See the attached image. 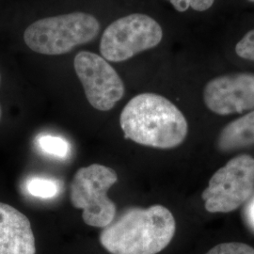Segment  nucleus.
<instances>
[{"instance_id": "1", "label": "nucleus", "mask_w": 254, "mask_h": 254, "mask_svg": "<svg viewBox=\"0 0 254 254\" xmlns=\"http://www.w3.org/2000/svg\"><path fill=\"white\" fill-rule=\"evenodd\" d=\"M176 231L173 213L163 205L124 210L102 230L100 244L111 254H157Z\"/></svg>"}, {"instance_id": "2", "label": "nucleus", "mask_w": 254, "mask_h": 254, "mask_svg": "<svg viewBox=\"0 0 254 254\" xmlns=\"http://www.w3.org/2000/svg\"><path fill=\"white\" fill-rule=\"evenodd\" d=\"M120 125L127 139L157 149L181 145L189 133L181 110L166 97L152 92L140 93L129 101L121 113Z\"/></svg>"}, {"instance_id": "3", "label": "nucleus", "mask_w": 254, "mask_h": 254, "mask_svg": "<svg viewBox=\"0 0 254 254\" xmlns=\"http://www.w3.org/2000/svg\"><path fill=\"white\" fill-rule=\"evenodd\" d=\"M100 23L91 14L72 12L40 19L25 30L27 47L39 54H67L74 47L88 44L98 36Z\"/></svg>"}, {"instance_id": "4", "label": "nucleus", "mask_w": 254, "mask_h": 254, "mask_svg": "<svg viewBox=\"0 0 254 254\" xmlns=\"http://www.w3.org/2000/svg\"><path fill=\"white\" fill-rule=\"evenodd\" d=\"M117 181L116 172L100 164L83 167L75 173L70 199L74 208L83 210L82 218L87 225L104 229L113 221L117 207L108 197V191Z\"/></svg>"}, {"instance_id": "5", "label": "nucleus", "mask_w": 254, "mask_h": 254, "mask_svg": "<svg viewBox=\"0 0 254 254\" xmlns=\"http://www.w3.org/2000/svg\"><path fill=\"white\" fill-rule=\"evenodd\" d=\"M163 29L154 18L133 13L111 23L102 35V57L111 63H122L158 46Z\"/></svg>"}, {"instance_id": "6", "label": "nucleus", "mask_w": 254, "mask_h": 254, "mask_svg": "<svg viewBox=\"0 0 254 254\" xmlns=\"http://www.w3.org/2000/svg\"><path fill=\"white\" fill-rule=\"evenodd\" d=\"M254 190V158L240 154L218 169L201 194L209 213H230L251 198Z\"/></svg>"}, {"instance_id": "7", "label": "nucleus", "mask_w": 254, "mask_h": 254, "mask_svg": "<svg viewBox=\"0 0 254 254\" xmlns=\"http://www.w3.org/2000/svg\"><path fill=\"white\" fill-rule=\"evenodd\" d=\"M87 100L100 111H109L125 95V84L107 60L90 51H82L73 61Z\"/></svg>"}, {"instance_id": "8", "label": "nucleus", "mask_w": 254, "mask_h": 254, "mask_svg": "<svg viewBox=\"0 0 254 254\" xmlns=\"http://www.w3.org/2000/svg\"><path fill=\"white\" fill-rule=\"evenodd\" d=\"M203 101L209 110L222 116L254 109V73H230L213 78L203 89Z\"/></svg>"}, {"instance_id": "9", "label": "nucleus", "mask_w": 254, "mask_h": 254, "mask_svg": "<svg viewBox=\"0 0 254 254\" xmlns=\"http://www.w3.org/2000/svg\"><path fill=\"white\" fill-rule=\"evenodd\" d=\"M35 237L27 216L0 202V254H35Z\"/></svg>"}, {"instance_id": "10", "label": "nucleus", "mask_w": 254, "mask_h": 254, "mask_svg": "<svg viewBox=\"0 0 254 254\" xmlns=\"http://www.w3.org/2000/svg\"><path fill=\"white\" fill-rule=\"evenodd\" d=\"M254 145V110L228 124L217 138L218 150L224 153Z\"/></svg>"}, {"instance_id": "11", "label": "nucleus", "mask_w": 254, "mask_h": 254, "mask_svg": "<svg viewBox=\"0 0 254 254\" xmlns=\"http://www.w3.org/2000/svg\"><path fill=\"white\" fill-rule=\"evenodd\" d=\"M37 143L41 151L48 155L65 158L69 154V143L61 136L42 135L38 137Z\"/></svg>"}, {"instance_id": "12", "label": "nucleus", "mask_w": 254, "mask_h": 254, "mask_svg": "<svg viewBox=\"0 0 254 254\" xmlns=\"http://www.w3.org/2000/svg\"><path fill=\"white\" fill-rule=\"evenodd\" d=\"M27 190L30 195L41 199H52L60 191L57 182L46 178H32L27 182Z\"/></svg>"}, {"instance_id": "13", "label": "nucleus", "mask_w": 254, "mask_h": 254, "mask_svg": "<svg viewBox=\"0 0 254 254\" xmlns=\"http://www.w3.org/2000/svg\"><path fill=\"white\" fill-rule=\"evenodd\" d=\"M205 254H254V249L241 242H227L212 248Z\"/></svg>"}, {"instance_id": "14", "label": "nucleus", "mask_w": 254, "mask_h": 254, "mask_svg": "<svg viewBox=\"0 0 254 254\" xmlns=\"http://www.w3.org/2000/svg\"><path fill=\"white\" fill-rule=\"evenodd\" d=\"M172 3L174 9L180 12L193 9L197 11H204L210 9L215 0H168Z\"/></svg>"}, {"instance_id": "15", "label": "nucleus", "mask_w": 254, "mask_h": 254, "mask_svg": "<svg viewBox=\"0 0 254 254\" xmlns=\"http://www.w3.org/2000/svg\"><path fill=\"white\" fill-rule=\"evenodd\" d=\"M236 52L238 57L254 62V28L237 43Z\"/></svg>"}, {"instance_id": "16", "label": "nucleus", "mask_w": 254, "mask_h": 254, "mask_svg": "<svg viewBox=\"0 0 254 254\" xmlns=\"http://www.w3.org/2000/svg\"><path fill=\"white\" fill-rule=\"evenodd\" d=\"M246 210H247V217L249 219V222L254 227V198Z\"/></svg>"}, {"instance_id": "17", "label": "nucleus", "mask_w": 254, "mask_h": 254, "mask_svg": "<svg viewBox=\"0 0 254 254\" xmlns=\"http://www.w3.org/2000/svg\"><path fill=\"white\" fill-rule=\"evenodd\" d=\"M0 82H1V74H0ZM1 114H2V109H1V106H0V120H1Z\"/></svg>"}, {"instance_id": "18", "label": "nucleus", "mask_w": 254, "mask_h": 254, "mask_svg": "<svg viewBox=\"0 0 254 254\" xmlns=\"http://www.w3.org/2000/svg\"><path fill=\"white\" fill-rule=\"evenodd\" d=\"M248 1H250V2H252V3H254V0H248Z\"/></svg>"}]
</instances>
